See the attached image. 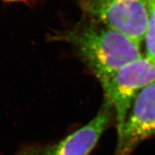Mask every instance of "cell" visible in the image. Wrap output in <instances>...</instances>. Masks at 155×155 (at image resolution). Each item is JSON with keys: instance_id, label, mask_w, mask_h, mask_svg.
I'll list each match as a JSON object with an SVG mask.
<instances>
[{"instance_id": "obj_7", "label": "cell", "mask_w": 155, "mask_h": 155, "mask_svg": "<svg viewBox=\"0 0 155 155\" xmlns=\"http://www.w3.org/2000/svg\"><path fill=\"white\" fill-rule=\"evenodd\" d=\"M14 155H51L50 147H31L17 152Z\"/></svg>"}, {"instance_id": "obj_6", "label": "cell", "mask_w": 155, "mask_h": 155, "mask_svg": "<svg viewBox=\"0 0 155 155\" xmlns=\"http://www.w3.org/2000/svg\"><path fill=\"white\" fill-rule=\"evenodd\" d=\"M148 21L144 36V57L155 65V0H147Z\"/></svg>"}, {"instance_id": "obj_5", "label": "cell", "mask_w": 155, "mask_h": 155, "mask_svg": "<svg viewBox=\"0 0 155 155\" xmlns=\"http://www.w3.org/2000/svg\"><path fill=\"white\" fill-rule=\"evenodd\" d=\"M115 120V112L106 98L92 120L54 146L50 147L51 155H89L101 136Z\"/></svg>"}, {"instance_id": "obj_2", "label": "cell", "mask_w": 155, "mask_h": 155, "mask_svg": "<svg viewBox=\"0 0 155 155\" xmlns=\"http://www.w3.org/2000/svg\"><path fill=\"white\" fill-rule=\"evenodd\" d=\"M83 15L142 44L148 21L147 0H77Z\"/></svg>"}, {"instance_id": "obj_8", "label": "cell", "mask_w": 155, "mask_h": 155, "mask_svg": "<svg viewBox=\"0 0 155 155\" xmlns=\"http://www.w3.org/2000/svg\"><path fill=\"white\" fill-rule=\"evenodd\" d=\"M3 1H7V2H18V1H24V0H3Z\"/></svg>"}, {"instance_id": "obj_4", "label": "cell", "mask_w": 155, "mask_h": 155, "mask_svg": "<svg viewBox=\"0 0 155 155\" xmlns=\"http://www.w3.org/2000/svg\"><path fill=\"white\" fill-rule=\"evenodd\" d=\"M155 136V81L142 89L128 110L113 155H131L142 142Z\"/></svg>"}, {"instance_id": "obj_3", "label": "cell", "mask_w": 155, "mask_h": 155, "mask_svg": "<svg viewBox=\"0 0 155 155\" xmlns=\"http://www.w3.org/2000/svg\"><path fill=\"white\" fill-rule=\"evenodd\" d=\"M154 81L155 65L143 56L122 66L101 84L105 98L114 107L117 134L137 94Z\"/></svg>"}, {"instance_id": "obj_1", "label": "cell", "mask_w": 155, "mask_h": 155, "mask_svg": "<svg viewBox=\"0 0 155 155\" xmlns=\"http://www.w3.org/2000/svg\"><path fill=\"white\" fill-rule=\"evenodd\" d=\"M51 39L69 43L100 84L122 66L143 56L140 43L84 15L72 28L51 35Z\"/></svg>"}]
</instances>
